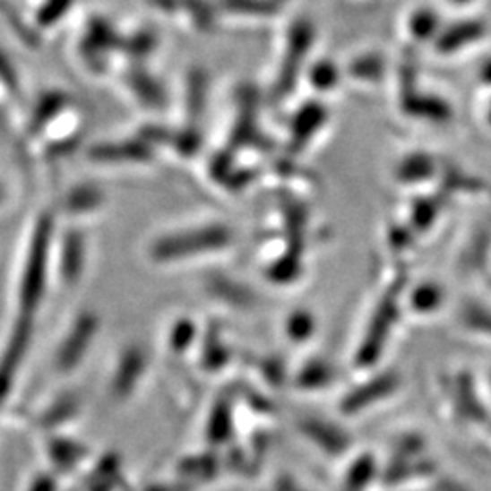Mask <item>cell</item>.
I'll list each match as a JSON object with an SVG mask.
<instances>
[{"instance_id": "cell-1", "label": "cell", "mask_w": 491, "mask_h": 491, "mask_svg": "<svg viewBox=\"0 0 491 491\" xmlns=\"http://www.w3.org/2000/svg\"><path fill=\"white\" fill-rule=\"evenodd\" d=\"M229 240H231V235L226 228H219V226L202 228L199 231L162 238L155 246V257L162 261H173V257H180V255L213 252V250L224 248Z\"/></svg>"}, {"instance_id": "cell-2", "label": "cell", "mask_w": 491, "mask_h": 491, "mask_svg": "<svg viewBox=\"0 0 491 491\" xmlns=\"http://www.w3.org/2000/svg\"><path fill=\"white\" fill-rule=\"evenodd\" d=\"M51 233H53V220L47 215H44L37 222V228L31 237V244H30V252H28L26 275H24V291L28 297H37L42 289Z\"/></svg>"}, {"instance_id": "cell-3", "label": "cell", "mask_w": 491, "mask_h": 491, "mask_svg": "<svg viewBox=\"0 0 491 491\" xmlns=\"http://www.w3.org/2000/svg\"><path fill=\"white\" fill-rule=\"evenodd\" d=\"M399 386V377L393 375V374H384V375H379L372 381L364 383L362 386L355 388V392L348 393L346 399L342 401L340 404V409L344 413H357V411H362L364 408L372 406L374 402L392 395Z\"/></svg>"}, {"instance_id": "cell-4", "label": "cell", "mask_w": 491, "mask_h": 491, "mask_svg": "<svg viewBox=\"0 0 491 491\" xmlns=\"http://www.w3.org/2000/svg\"><path fill=\"white\" fill-rule=\"evenodd\" d=\"M393 319H395V302H392V300L383 302L370 332H367V337L362 342V348H360V353H358V362L360 364L367 366V364L375 362V358L379 357V353L383 349L384 339L390 333Z\"/></svg>"}, {"instance_id": "cell-5", "label": "cell", "mask_w": 491, "mask_h": 491, "mask_svg": "<svg viewBox=\"0 0 491 491\" xmlns=\"http://www.w3.org/2000/svg\"><path fill=\"white\" fill-rule=\"evenodd\" d=\"M455 408L462 420L473 424H489V415L480 401L471 375L461 374L455 384Z\"/></svg>"}, {"instance_id": "cell-6", "label": "cell", "mask_w": 491, "mask_h": 491, "mask_svg": "<svg viewBox=\"0 0 491 491\" xmlns=\"http://www.w3.org/2000/svg\"><path fill=\"white\" fill-rule=\"evenodd\" d=\"M298 426H300V432L306 437L332 455H339L346 452L349 446V439L346 437V434L340 432V429L333 424H328L317 418H306Z\"/></svg>"}, {"instance_id": "cell-7", "label": "cell", "mask_w": 491, "mask_h": 491, "mask_svg": "<svg viewBox=\"0 0 491 491\" xmlns=\"http://www.w3.org/2000/svg\"><path fill=\"white\" fill-rule=\"evenodd\" d=\"M332 379H333V370L330 367V364L323 360H315V362H310L300 372L298 384L302 388H319L332 383Z\"/></svg>"}, {"instance_id": "cell-8", "label": "cell", "mask_w": 491, "mask_h": 491, "mask_svg": "<svg viewBox=\"0 0 491 491\" xmlns=\"http://www.w3.org/2000/svg\"><path fill=\"white\" fill-rule=\"evenodd\" d=\"M229 432H231L229 408L224 402H219L215 411L210 417V427H208L210 439H213L215 443H224L229 437Z\"/></svg>"}, {"instance_id": "cell-9", "label": "cell", "mask_w": 491, "mask_h": 491, "mask_svg": "<svg viewBox=\"0 0 491 491\" xmlns=\"http://www.w3.org/2000/svg\"><path fill=\"white\" fill-rule=\"evenodd\" d=\"M63 259H65V271L70 277L79 275V268L82 266V259H84L82 238H79L77 235H70L68 237V240L65 242Z\"/></svg>"}, {"instance_id": "cell-10", "label": "cell", "mask_w": 491, "mask_h": 491, "mask_svg": "<svg viewBox=\"0 0 491 491\" xmlns=\"http://www.w3.org/2000/svg\"><path fill=\"white\" fill-rule=\"evenodd\" d=\"M441 304V291L434 286H422L413 295V308L418 312H432Z\"/></svg>"}, {"instance_id": "cell-11", "label": "cell", "mask_w": 491, "mask_h": 491, "mask_svg": "<svg viewBox=\"0 0 491 491\" xmlns=\"http://www.w3.org/2000/svg\"><path fill=\"white\" fill-rule=\"evenodd\" d=\"M73 3L75 0H46L40 8V13H39V22L46 26V24L58 21L70 10V6Z\"/></svg>"}, {"instance_id": "cell-12", "label": "cell", "mask_w": 491, "mask_h": 491, "mask_svg": "<svg viewBox=\"0 0 491 491\" xmlns=\"http://www.w3.org/2000/svg\"><path fill=\"white\" fill-rule=\"evenodd\" d=\"M374 475V461L372 459H362L358 461L351 469H349V475H348V487L351 491L355 489H360L364 484L370 482Z\"/></svg>"}, {"instance_id": "cell-13", "label": "cell", "mask_w": 491, "mask_h": 491, "mask_svg": "<svg viewBox=\"0 0 491 491\" xmlns=\"http://www.w3.org/2000/svg\"><path fill=\"white\" fill-rule=\"evenodd\" d=\"M99 202H100V195H99L97 190L81 188V190H75V192L70 195L68 206H70V210H73V211H84V210L97 208Z\"/></svg>"}, {"instance_id": "cell-14", "label": "cell", "mask_w": 491, "mask_h": 491, "mask_svg": "<svg viewBox=\"0 0 491 491\" xmlns=\"http://www.w3.org/2000/svg\"><path fill=\"white\" fill-rule=\"evenodd\" d=\"M288 330H289V335L297 340H304V339H308L314 332V319L312 315L308 314H295L291 315L289 323H288Z\"/></svg>"}, {"instance_id": "cell-15", "label": "cell", "mask_w": 491, "mask_h": 491, "mask_svg": "<svg viewBox=\"0 0 491 491\" xmlns=\"http://www.w3.org/2000/svg\"><path fill=\"white\" fill-rule=\"evenodd\" d=\"M464 323L471 328V330H478L482 333H489L491 335V314L478 310V308H469L464 314Z\"/></svg>"}, {"instance_id": "cell-16", "label": "cell", "mask_w": 491, "mask_h": 491, "mask_svg": "<svg viewBox=\"0 0 491 491\" xmlns=\"http://www.w3.org/2000/svg\"><path fill=\"white\" fill-rule=\"evenodd\" d=\"M424 450V439L420 435H408L399 444V455L402 459H417Z\"/></svg>"}, {"instance_id": "cell-17", "label": "cell", "mask_w": 491, "mask_h": 491, "mask_svg": "<svg viewBox=\"0 0 491 491\" xmlns=\"http://www.w3.org/2000/svg\"><path fill=\"white\" fill-rule=\"evenodd\" d=\"M194 337V328L188 323H180L175 332H173V346L175 348H186V344L190 342V339Z\"/></svg>"}, {"instance_id": "cell-18", "label": "cell", "mask_w": 491, "mask_h": 491, "mask_svg": "<svg viewBox=\"0 0 491 491\" xmlns=\"http://www.w3.org/2000/svg\"><path fill=\"white\" fill-rule=\"evenodd\" d=\"M0 81L6 82V86L10 88L17 86V75L13 72V66L10 63V58H6L3 51H0Z\"/></svg>"}, {"instance_id": "cell-19", "label": "cell", "mask_w": 491, "mask_h": 491, "mask_svg": "<svg viewBox=\"0 0 491 491\" xmlns=\"http://www.w3.org/2000/svg\"><path fill=\"white\" fill-rule=\"evenodd\" d=\"M435 491H469L468 487H464L461 482L457 480H452V478H441L435 487Z\"/></svg>"}, {"instance_id": "cell-20", "label": "cell", "mask_w": 491, "mask_h": 491, "mask_svg": "<svg viewBox=\"0 0 491 491\" xmlns=\"http://www.w3.org/2000/svg\"><path fill=\"white\" fill-rule=\"evenodd\" d=\"M279 491H297V489H295V486H293L291 482L282 480V482L279 484ZM298 491H300V489H298Z\"/></svg>"}, {"instance_id": "cell-21", "label": "cell", "mask_w": 491, "mask_h": 491, "mask_svg": "<svg viewBox=\"0 0 491 491\" xmlns=\"http://www.w3.org/2000/svg\"><path fill=\"white\" fill-rule=\"evenodd\" d=\"M3 199H4V190L0 188V202H3Z\"/></svg>"}, {"instance_id": "cell-22", "label": "cell", "mask_w": 491, "mask_h": 491, "mask_svg": "<svg viewBox=\"0 0 491 491\" xmlns=\"http://www.w3.org/2000/svg\"><path fill=\"white\" fill-rule=\"evenodd\" d=\"M489 384H491V375H489Z\"/></svg>"}, {"instance_id": "cell-23", "label": "cell", "mask_w": 491, "mask_h": 491, "mask_svg": "<svg viewBox=\"0 0 491 491\" xmlns=\"http://www.w3.org/2000/svg\"><path fill=\"white\" fill-rule=\"evenodd\" d=\"M489 426H491V422H489Z\"/></svg>"}]
</instances>
